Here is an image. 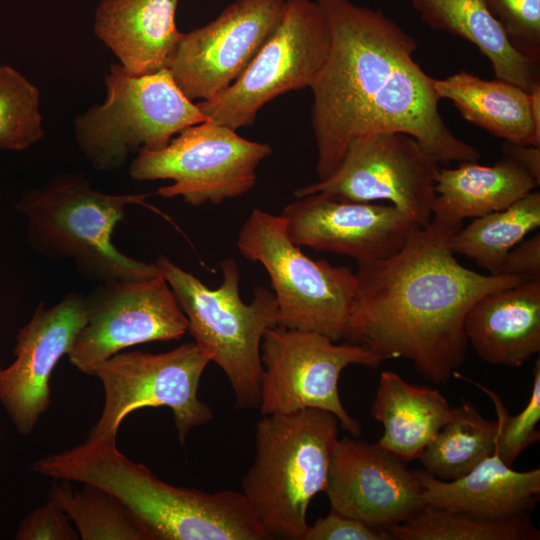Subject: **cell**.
I'll return each mask as SVG.
<instances>
[{"instance_id": "18", "label": "cell", "mask_w": 540, "mask_h": 540, "mask_svg": "<svg viewBox=\"0 0 540 540\" xmlns=\"http://www.w3.org/2000/svg\"><path fill=\"white\" fill-rule=\"evenodd\" d=\"M464 330L481 360L522 366L540 352V278L483 295L468 311Z\"/></svg>"}, {"instance_id": "22", "label": "cell", "mask_w": 540, "mask_h": 540, "mask_svg": "<svg viewBox=\"0 0 540 540\" xmlns=\"http://www.w3.org/2000/svg\"><path fill=\"white\" fill-rule=\"evenodd\" d=\"M370 412L383 425L377 443L410 462L451 419L453 407L438 389L415 386L393 371H382Z\"/></svg>"}, {"instance_id": "1", "label": "cell", "mask_w": 540, "mask_h": 540, "mask_svg": "<svg viewBox=\"0 0 540 540\" xmlns=\"http://www.w3.org/2000/svg\"><path fill=\"white\" fill-rule=\"evenodd\" d=\"M330 29L327 59L311 85L318 180L333 173L358 136L398 131L439 163L477 161L439 112L434 78L413 54L416 40L382 12L349 0H317Z\"/></svg>"}, {"instance_id": "23", "label": "cell", "mask_w": 540, "mask_h": 540, "mask_svg": "<svg viewBox=\"0 0 540 540\" xmlns=\"http://www.w3.org/2000/svg\"><path fill=\"white\" fill-rule=\"evenodd\" d=\"M430 27L476 45L491 62L496 79L526 92L540 87V62L520 54L483 0H407Z\"/></svg>"}, {"instance_id": "28", "label": "cell", "mask_w": 540, "mask_h": 540, "mask_svg": "<svg viewBox=\"0 0 540 540\" xmlns=\"http://www.w3.org/2000/svg\"><path fill=\"white\" fill-rule=\"evenodd\" d=\"M53 500L74 522L82 540H148L131 510L110 492L89 483L76 488L70 480H56Z\"/></svg>"}, {"instance_id": "30", "label": "cell", "mask_w": 540, "mask_h": 540, "mask_svg": "<svg viewBox=\"0 0 540 540\" xmlns=\"http://www.w3.org/2000/svg\"><path fill=\"white\" fill-rule=\"evenodd\" d=\"M455 377L467 380L481 389L492 399L498 423L496 450L501 460L508 466L513 465L518 456L531 445L540 440V432L536 426L540 420V359H536L533 368V382L529 400L524 409L511 416L501 398L482 384L464 377L457 371Z\"/></svg>"}, {"instance_id": "5", "label": "cell", "mask_w": 540, "mask_h": 540, "mask_svg": "<svg viewBox=\"0 0 540 540\" xmlns=\"http://www.w3.org/2000/svg\"><path fill=\"white\" fill-rule=\"evenodd\" d=\"M154 263L179 301L187 318V332L228 378L235 408H258L261 342L266 330L278 321L273 291L258 286L253 300L244 303L240 296L241 273L233 258L219 262L222 282L216 289L164 255Z\"/></svg>"}, {"instance_id": "10", "label": "cell", "mask_w": 540, "mask_h": 540, "mask_svg": "<svg viewBox=\"0 0 540 540\" xmlns=\"http://www.w3.org/2000/svg\"><path fill=\"white\" fill-rule=\"evenodd\" d=\"M260 357L261 416L320 409L332 413L351 436L361 435V424L342 404L339 377L352 364L376 368L385 361L381 356L361 345L276 325L264 333Z\"/></svg>"}, {"instance_id": "33", "label": "cell", "mask_w": 540, "mask_h": 540, "mask_svg": "<svg viewBox=\"0 0 540 540\" xmlns=\"http://www.w3.org/2000/svg\"><path fill=\"white\" fill-rule=\"evenodd\" d=\"M304 540H392L382 528L371 527L334 510L309 526Z\"/></svg>"}, {"instance_id": "2", "label": "cell", "mask_w": 540, "mask_h": 540, "mask_svg": "<svg viewBox=\"0 0 540 540\" xmlns=\"http://www.w3.org/2000/svg\"><path fill=\"white\" fill-rule=\"evenodd\" d=\"M461 227L431 218L394 255L359 265L342 340L385 361L404 358L425 380L446 385L465 361L464 322L473 304L529 279L461 265L450 248Z\"/></svg>"}, {"instance_id": "3", "label": "cell", "mask_w": 540, "mask_h": 540, "mask_svg": "<svg viewBox=\"0 0 540 540\" xmlns=\"http://www.w3.org/2000/svg\"><path fill=\"white\" fill-rule=\"evenodd\" d=\"M147 195L106 194L77 173L58 174L25 191L15 208L26 220V238L37 254L72 260L87 280H145L160 274L155 263L132 258L112 243L129 205H146Z\"/></svg>"}, {"instance_id": "15", "label": "cell", "mask_w": 540, "mask_h": 540, "mask_svg": "<svg viewBox=\"0 0 540 540\" xmlns=\"http://www.w3.org/2000/svg\"><path fill=\"white\" fill-rule=\"evenodd\" d=\"M281 216L293 243L355 259L358 265L397 253L418 226L391 204L353 201L328 193L287 204Z\"/></svg>"}, {"instance_id": "13", "label": "cell", "mask_w": 540, "mask_h": 540, "mask_svg": "<svg viewBox=\"0 0 540 540\" xmlns=\"http://www.w3.org/2000/svg\"><path fill=\"white\" fill-rule=\"evenodd\" d=\"M86 305V322L67 355L86 375L95 376L101 363L128 347L178 340L187 332V318L161 274L99 282L86 295Z\"/></svg>"}, {"instance_id": "26", "label": "cell", "mask_w": 540, "mask_h": 540, "mask_svg": "<svg viewBox=\"0 0 540 540\" xmlns=\"http://www.w3.org/2000/svg\"><path fill=\"white\" fill-rule=\"evenodd\" d=\"M539 226L540 193L534 190L505 209L474 218L451 236L450 248L498 275L508 252Z\"/></svg>"}, {"instance_id": "34", "label": "cell", "mask_w": 540, "mask_h": 540, "mask_svg": "<svg viewBox=\"0 0 540 540\" xmlns=\"http://www.w3.org/2000/svg\"><path fill=\"white\" fill-rule=\"evenodd\" d=\"M498 275L540 278V235L521 241L506 255Z\"/></svg>"}, {"instance_id": "32", "label": "cell", "mask_w": 540, "mask_h": 540, "mask_svg": "<svg viewBox=\"0 0 540 540\" xmlns=\"http://www.w3.org/2000/svg\"><path fill=\"white\" fill-rule=\"evenodd\" d=\"M16 540H78L77 529L66 513L51 499L30 511L20 522Z\"/></svg>"}, {"instance_id": "31", "label": "cell", "mask_w": 540, "mask_h": 540, "mask_svg": "<svg viewBox=\"0 0 540 540\" xmlns=\"http://www.w3.org/2000/svg\"><path fill=\"white\" fill-rule=\"evenodd\" d=\"M502 26L511 45L540 62V0H483Z\"/></svg>"}, {"instance_id": "12", "label": "cell", "mask_w": 540, "mask_h": 540, "mask_svg": "<svg viewBox=\"0 0 540 540\" xmlns=\"http://www.w3.org/2000/svg\"><path fill=\"white\" fill-rule=\"evenodd\" d=\"M438 169L439 162L412 136L369 133L349 142L333 173L296 189L294 196L323 192L353 201L385 200L424 227L432 218Z\"/></svg>"}, {"instance_id": "8", "label": "cell", "mask_w": 540, "mask_h": 540, "mask_svg": "<svg viewBox=\"0 0 540 540\" xmlns=\"http://www.w3.org/2000/svg\"><path fill=\"white\" fill-rule=\"evenodd\" d=\"M330 42L328 21L317 0H285L279 24L243 74L215 97L196 104L214 123L233 130L250 126L266 103L311 87Z\"/></svg>"}, {"instance_id": "29", "label": "cell", "mask_w": 540, "mask_h": 540, "mask_svg": "<svg viewBox=\"0 0 540 540\" xmlns=\"http://www.w3.org/2000/svg\"><path fill=\"white\" fill-rule=\"evenodd\" d=\"M39 100V89L26 77L0 66V150L23 151L44 137Z\"/></svg>"}, {"instance_id": "14", "label": "cell", "mask_w": 540, "mask_h": 540, "mask_svg": "<svg viewBox=\"0 0 540 540\" xmlns=\"http://www.w3.org/2000/svg\"><path fill=\"white\" fill-rule=\"evenodd\" d=\"M284 6L285 0H236L183 33L169 70L185 96L209 100L235 82L275 31Z\"/></svg>"}, {"instance_id": "7", "label": "cell", "mask_w": 540, "mask_h": 540, "mask_svg": "<svg viewBox=\"0 0 540 540\" xmlns=\"http://www.w3.org/2000/svg\"><path fill=\"white\" fill-rule=\"evenodd\" d=\"M240 254L269 275L277 325L341 341L356 291V275L344 266L305 255L290 239L284 218L253 208L237 237Z\"/></svg>"}, {"instance_id": "20", "label": "cell", "mask_w": 540, "mask_h": 540, "mask_svg": "<svg viewBox=\"0 0 540 540\" xmlns=\"http://www.w3.org/2000/svg\"><path fill=\"white\" fill-rule=\"evenodd\" d=\"M414 472L422 484L425 504L483 518L529 513L540 496V469L515 471L497 450L455 480H440L423 468Z\"/></svg>"}, {"instance_id": "21", "label": "cell", "mask_w": 540, "mask_h": 540, "mask_svg": "<svg viewBox=\"0 0 540 540\" xmlns=\"http://www.w3.org/2000/svg\"><path fill=\"white\" fill-rule=\"evenodd\" d=\"M539 186L534 177L507 155L492 166L476 161L440 168L435 178L432 218L458 226L507 208Z\"/></svg>"}, {"instance_id": "17", "label": "cell", "mask_w": 540, "mask_h": 540, "mask_svg": "<svg viewBox=\"0 0 540 540\" xmlns=\"http://www.w3.org/2000/svg\"><path fill=\"white\" fill-rule=\"evenodd\" d=\"M86 319V295L69 292L52 307L40 302L19 329L15 360L0 370V402L19 434H31L50 407L53 370Z\"/></svg>"}, {"instance_id": "35", "label": "cell", "mask_w": 540, "mask_h": 540, "mask_svg": "<svg viewBox=\"0 0 540 540\" xmlns=\"http://www.w3.org/2000/svg\"><path fill=\"white\" fill-rule=\"evenodd\" d=\"M503 153L524 167L540 183V147L505 142Z\"/></svg>"}, {"instance_id": "27", "label": "cell", "mask_w": 540, "mask_h": 540, "mask_svg": "<svg viewBox=\"0 0 540 540\" xmlns=\"http://www.w3.org/2000/svg\"><path fill=\"white\" fill-rule=\"evenodd\" d=\"M392 540H538L529 513L490 519L425 505L411 519L382 528Z\"/></svg>"}, {"instance_id": "11", "label": "cell", "mask_w": 540, "mask_h": 540, "mask_svg": "<svg viewBox=\"0 0 540 540\" xmlns=\"http://www.w3.org/2000/svg\"><path fill=\"white\" fill-rule=\"evenodd\" d=\"M272 151L268 143L208 120L184 129L160 150L138 151L129 175L138 181L173 180L158 189L164 198L180 196L194 207L220 204L254 187L257 167Z\"/></svg>"}, {"instance_id": "9", "label": "cell", "mask_w": 540, "mask_h": 540, "mask_svg": "<svg viewBox=\"0 0 540 540\" xmlns=\"http://www.w3.org/2000/svg\"><path fill=\"white\" fill-rule=\"evenodd\" d=\"M210 356L195 342L170 351L119 352L101 363L95 376L103 384V411L89 432L91 440H116L121 422L145 407H167L182 446L189 432L213 418L212 408L198 397L201 376Z\"/></svg>"}, {"instance_id": "6", "label": "cell", "mask_w": 540, "mask_h": 540, "mask_svg": "<svg viewBox=\"0 0 540 540\" xmlns=\"http://www.w3.org/2000/svg\"><path fill=\"white\" fill-rule=\"evenodd\" d=\"M105 85L104 103L75 118L78 146L97 170H116L130 154L160 150L184 129L209 120L169 69L136 76L112 64Z\"/></svg>"}, {"instance_id": "19", "label": "cell", "mask_w": 540, "mask_h": 540, "mask_svg": "<svg viewBox=\"0 0 540 540\" xmlns=\"http://www.w3.org/2000/svg\"><path fill=\"white\" fill-rule=\"evenodd\" d=\"M177 4L178 0H100L95 34L131 75L169 69L183 37L175 22Z\"/></svg>"}, {"instance_id": "24", "label": "cell", "mask_w": 540, "mask_h": 540, "mask_svg": "<svg viewBox=\"0 0 540 540\" xmlns=\"http://www.w3.org/2000/svg\"><path fill=\"white\" fill-rule=\"evenodd\" d=\"M440 99L453 102L462 117L505 142L540 147L529 93L504 80H484L467 71L434 79Z\"/></svg>"}, {"instance_id": "25", "label": "cell", "mask_w": 540, "mask_h": 540, "mask_svg": "<svg viewBox=\"0 0 540 540\" xmlns=\"http://www.w3.org/2000/svg\"><path fill=\"white\" fill-rule=\"evenodd\" d=\"M498 423L483 417L463 399L453 407L451 419L418 458L425 471L451 481L471 471L496 450Z\"/></svg>"}, {"instance_id": "4", "label": "cell", "mask_w": 540, "mask_h": 540, "mask_svg": "<svg viewBox=\"0 0 540 540\" xmlns=\"http://www.w3.org/2000/svg\"><path fill=\"white\" fill-rule=\"evenodd\" d=\"M338 419L320 409L263 415L255 428V458L241 486L268 540H304L307 510L324 492Z\"/></svg>"}, {"instance_id": "36", "label": "cell", "mask_w": 540, "mask_h": 540, "mask_svg": "<svg viewBox=\"0 0 540 540\" xmlns=\"http://www.w3.org/2000/svg\"><path fill=\"white\" fill-rule=\"evenodd\" d=\"M2 369L1 363H0V370Z\"/></svg>"}, {"instance_id": "16", "label": "cell", "mask_w": 540, "mask_h": 540, "mask_svg": "<svg viewBox=\"0 0 540 540\" xmlns=\"http://www.w3.org/2000/svg\"><path fill=\"white\" fill-rule=\"evenodd\" d=\"M324 492L331 510L374 528L403 523L426 505L414 470L378 443L353 436L337 440Z\"/></svg>"}]
</instances>
